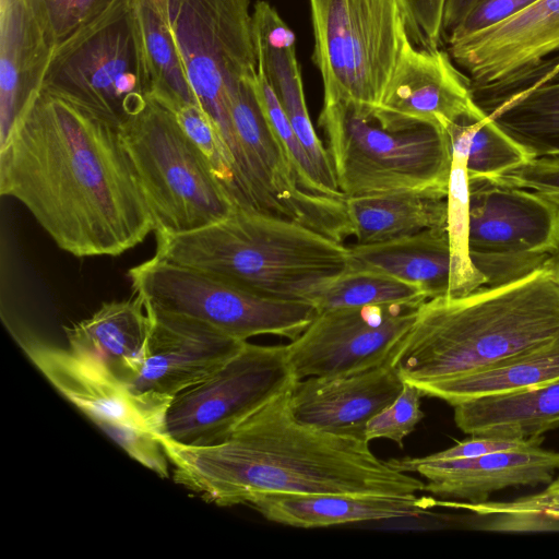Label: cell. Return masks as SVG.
I'll use <instances>...</instances> for the list:
<instances>
[{"mask_svg": "<svg viewBox=\"0 0 559 559\" xmlns=\"http://www.w3.org/2000/svg\"><path fill=\"white\" fill-rule=\"evenodd\" d=\"M0 193L78 258L117 257L154 233L120 126L45 91L0 146Z\"/></svg>", "mask_w": 559, "mask_h": 559, "instance_id": "6da1fadb", "label": "cell"}, {"mask_svg": "<svg viewBox=\"0 0 559 559\" xmlns=\"http://www.w3.org/2000/svg\"><path fill=\"white\" fill-rule=\"evenodd\" d=\"M290 388L216 443L190 447L159 438L175 483L219 507L247 504L260 492L409 496L424 491L425 483L378 459L367 440L298 421L289 406Z\"/></svg>", "mask_w": 559, "mask_h": 559, "instance_id": "7a4b0ae2", "label": "cell"}, {"mask_svg": "<svg viewBox=\"0 0 559 559\" xmlns=\"http://www.w3.org/2000/svg\"><path fill=\"white\" fill-rule=\"evenodd\" d=\"M559 336V283L545 266L522 280L423 302L390 365L414 384L489 368Z\"/></svg>", "mask_w": 559, "mask_h": 559, "instance_id": "3957f363", "label": "cell"}, {"mask_svg": "<svg viewBox=\"0 0 559 559\" xmlns=\"http://www.w3.org/2000/svg\"><path fill=\"white\" fill-rule=\"evenodd\" d=\"M156 257L254 292L313 305L349 267L347 245L293 219L238 206L186 233L156 231Z\"/></svg>", "mask_w": 559, "mask_h": 559, "instance_id": "277c9868", "label": "cell"}, {"mask_svg": "<svg viewBox=\"0 0 559 559\" xmlns=\"http://www.w3.org/2000/svg\"><path fill=\"white\" fill-rule=\"evenodd\" d=\"M318 122L346 198L401 191L447 198L452 143L445 130H390L345 102H323Z\"/></svg>", "mask_w": 559, "mask_h": 559, "instance_id": "5b68a950", "label": "cell"}, {"mask_svg": "<svg viewBox=\"0 0 559 559\" xmlns=\"http://www.w3.org/2000/svg\"><path fill=\"white\" fill-rule=\"evenodd\" d=\"M191 91L245 177L230 115L234 93L258 72L251 0H156Z\"/></svg>", "mask_w": 559, "mask_h": 559, "instance_id": "8992f818", "label": "cell"}, {"mask_svg": "<svg viewBox=\"0 0 559 559\" xmlns=\"http://www.w3.org/2000/svg\"><path fill=\"white\" fill-rule=\"evenodd\" d=\"M148 204L154 233H186L214 224L238 207L171 111L148 99L121 127Z\"/></svg>", "mask_w": 559, "mask_h": 559, "instance_id": "52a82bcc", "label": "cell"}, {"mask_svg": "<svg viewBox=\"0 0 559 559\" xmlns=\"http://www.w3.org/2000/svg\"><path fill=\"white\" fill-rule=\"evenodd\" d=\"M323 102L373 114L409 37L399 0H309Z\"/></svg>", "mask_w": 559, "mask_h": 559, "instance_id": "ba28073f", "label": "cell"}, {"mask_svg": "<svg viewBox=\"0 0 559 559\" xmlns=\"http://www.w3.org/2000/svg\"><path fill=\"white\" fill-rule=\"evenodd\" d=\"M33 365L51 385L126 453L158 476H169L159 441L168 404L135 393L99 360L14 334Z\"/></svg>", "mask_w": 559, "mask_h": 559, "instance_id": "9c48e42d", "label": "cell"}, {"mask_svg": "<svg viewBox=\"0 0 559 559\" xmlns=\"http://www.w3.org/2000/svg\"><path fill=\"white\" fill-rule=\"evenodd\" d=\"M127 275L144 307L201 320L240 341L264 334L293 341L318 312L311 304L266 297L156 255Z\"/></svg>", "mask_w": 559, "mask_h": 559, "instance_id": "30bf717a", "label": "cell"}, {"mask_svg": "<svg viewBox=\"0 0 559 559\" xmlns=\"http://www.w3.org/2000/svg\"><path fill=\"white\" fill-rule=\"evenodd\" d=\"M41 91L120 127L146 105L124 0L57 44Z\"/></svg>", "mask_w": 559, "mask_h": 559, "instance_id": "8fae6325", "label": "cell"}, {"mask_svg": "<svg viewBox=\"0 0 559 559\" xmlns=\"http://www.w3.org/2000/svg\"><path fill=\"white\" fill-rule=\"evenodd\" d=\"M295 381L286 345L247 341L221 368L171 400L160 438L190 447L216 443Z\"/></svg>", "mask_w": 559, "mask_h": 559, "instance_id": "7c38bea8", "label": "cell"}, {"mask_svg": "<svg viewBox=\"0 0 559 559\" xmlns=\"http://www.w3.org/2000/svg\"><path fill=\"white\" fill-rule=\"evenodd\" d=\"M474 100L490 116L511 95L559 72V0H537L508 20L449 44Z\"/></svg>", "mask_w": 559, "mask_h": 559, "instance_id": "4fadbf2b", "label": "cell"}, {"mask_svg": "<svg viewBox=\"0 0 559 559\" xmlns=\"http://www.w3.org/2000/svg\"><path fill=\"white\" fill-rule=\"evenodd\" d=\"M416 309L361 306L318 310L301 334L286 345L295 379L347 376L390 364Z\"/></svg>", "mask_w": 559, "mask_h": 559, "instance_id": "5bb4252c", "label": "cell"}, {"mask_svg": "<svg viewBox=\"0 0 559 559\" xmlns=\"http://www.w3.org/2000/svg\"><path fill=\"white\" fill-rule=\"evenodd\" d=\"M468 78L440 49L417 48L408 37L373 118L390 130L435 126L448 132L479 111Z\"/></svg>", "mask_w": 559, "mask_h": 559, "instance_id": "9a60e30c", "label": "cell"}, {"mask_svg": "<svg viewBox=\"0 0 559 559\" xmlns=\"http://www.w3.org/2000/svg\"><path fill=\"white\" fill-rule=\"evenodd\" d=\"M151 320L145 360L128 382L138 394L170 404L234 357L247 341L201 320L144 307Z\"/></svg>", "mask_w": 559, "mask_h": 559, "instance_id": "2e32d148", "label": "cell"}, {"mask_svg": "<svg viewBox=\"0 0 559 559\" xmlns=\"http://www.w3.org/2000/svg\"><path fill=\"white\" fill-rule=\"evenodd\" d=\"M468 189L469 253L551 255L559 250V204L487 177H468Z\"/></svg>", "mask_w": 559, "mask_h": 559, "instance_id": "e0dca14e", "label": "cell"}, {"mask_svg": "<svg viewBox=\"0 0 559 559\" xmlns=\"http://www.w3.org/2000/svg\"><path fill=\"white\" fill-rule=\"evenodd\" d=\"M56 46L46 0H0V146L41 92Z\"/></svg>", "mask_w": 559, "mask_h": 559, "instance_id": "ac0fdd59", "label": "cell"}, {"mask_svg": "<svg viewBox=\"0 0 559 559\" xmlns=\"http://www.w3.org/2000/svg\"><path fill=\"white\" fill-rule=\"evenodd\" d=\"M386 462L396 471L425 477L424 491L467 503L485 502L491 493L509 487L547 485L559 472V452L542 445L468 459L403 457Z\"/></svg>", "mask_w": 559, "mask_h": 559, "instance_id": "d6986e66", "label": "cell"}, {"mask_svg": "<svg viewBox=\"0 0 559 559\" xmlns=\"http://www.w3.org/2000/svg\"><path fill=\"white\" fill-rule=\"evenodd\" d=\"M404 380L390 365L338 377L296 380L289 391L294 417L330 433L365 439L367 423L402 392Z\"/></svg>", "mask_w": 559, "mask_h": 559, "instance_id": "ffe728a7", "label": "cell"}, {"mask_svg": "<svg viewBox=\"0 0 559 559\" xmlns=\"http://www.w3.org/2000/svg\"><path fill=\"white\" fill-rule=\"evenodd\" d=\"M252 36L258 69L275 91L287 119L314 164L322 183L338 195L333 165L308 112L301 70L296 57V37L277 11L266 1L254 3ZM345 197V195H344Z\"/></svg>", "mask_w": 559, "mask_h": 559, "instance_id": "44dd1931", "label": "cell"}, {"mask_svg": "<svg viewBox=\"0 0 559 559\" xmlns=\"http://www.w3.org/2000/svg\"><path fill=\"white\" fill-rule=\"evenodd\" d=\"M435 501L433 498L416 495L260 492L252 495L246 506L274 523L318 528L366 521L417 518L436 507Z\"/></svg>", "mask_w": 559, "mask_h": 559, "instance_id": "7402d4cb", "label": "cell"}, {"mask_svg": "<svg viewBox=\"0 0 559 559\" xmlns=\"http://www.w3.org/2000/svg\"><path fill=\"white\" fill-rule=\"evenodd\" d=\"M63 330L69 349L99 360L128 383L145 360L151 320L134 296L104 302L90 318Z\"/></svg>", "mask_w": 559, "mask_h": 559, "instance_id": "603a6c76", "label": "cell"}, {"mask_svg": "<svg viewBox=\"0 0 559 559\" xmlns=\"http://www.w3.org/2000/svg\"><path fill=\"white\" fill-rule=\"evenodd\" d=\"M454 421L471 436L512 439L543 437L559 427V380L512 393L456 404Z\"/></svg>", "mask_w": 559, "mask_h": 559, "instance_id": "cb8c5ba5", "label": "cell"}, {"mask_svg": "<svg viewBox=\"0 0 559 559\" xmlns=\"http://www.w3.org/2000/svg\"><path fill=\"white\" fill-rule=\"evenodd\" d=\"M349 265L382 271L425 289L429 298L447 296L451 252L447 226L374 243L347 245Z\"/></svg>", "mask_w": 559, "mask_h": 559, "instance_id": "d4e9b609", "label": "cell"}, {"mask_svg": "<svg viewBox=\"0 0 559 559\" xmlns=\"http://www.w3.org/2000/svg\"><path fill=\"white\" fill-rule=\"evenodd\" d=\"M124 4L146 97L171 112L198 104L156 0H124Z\"/></svg>", "mask_w": 559, "mask_h": 559, "instance_id": "484cf974", "label": "cell"}, {"mask_svg": "<svg viewBox=\"0 0 559 559\" xmlns=\"http://www.w3.org/2000/svg\"><path fill=\"white\" fill-rule=\"evenodd\" d=\"M559 380V336L475 372L417 383L424 396L454 406L465 401L533 389Z\"/></svg>", "mask_w": 559, "mask_h": 559, "instance_id": "4316f807", "label": "cell"}, {"mask_svg": "<svg viewBox=\"0 0 559 559\" xmlns=\"http://www.w3.org/2000/svg\"><path fill=\"white\" fill-rule=\"evenodd\" d=\"M353 237L374 243L447 226V198L417 191L346 198Z\"/></svg>", "mask_w": 559, "mask_h": 559, "instance_id": "83f0119b", "label": "cell"}, {"mask_svg": "<svg viewBox=\"0 0 559 559\" xmlns=\"http://www.w3.org/2000/svg\"><path fill=\"white\" fill-rule=\"evenodd\" d=\"M480 111L452 124L448 133L452 143V166L447 194V230L451 252L449 297H462L483 287V274L469 253V189L466 160L471 140V120Z\"/></svg>", "mask_w": 559, "mask_h": 559, "instance_id": "f1b7e54d", "label": "cell"}, {"mask_svg": "<svg viewBox=\"0 0 559 559\" xmlns=\"http://www.w3.org/2000/svg\"><path fill=\"white\" fill-rule=\"evenodd\" d=\"M489 117L532 158L559 156V81L511 95Z\"/></svg>", "mask_w": 559, "mask_h": 559, "instance_id": "f546056e", "label": "cell"}, {"mask_svg": "<svg viewBox=\"0 0 559 559\" xmlns=\"http://www.w3.org/2000/svg\"><path fill=\"white\" fill-rule=\"evenodd\" d=\"M428 299L427 292L417 285L382 271L349 265L321 290L313 306L318 310L361 306L416 309Z\"/></svg>", "mask_w": 559, "mask_h": 559, "instance_id": "4dcf8cb0", "label": "cell"}, {"mask_svg": "<svg viewBox=\"0 0 559 559\" xmlns=\"http://www.w3.org/2000/svg\"><path fill=\"white\" fill-rule=\"evenodd\" d=\"M455 509H463L490 519L485 528L490 531H544L559 523V477L546 485L544 490L502 502L467 503L455 501Z\"/></svg>", "mask_w": 559, "mask_h": 559, "instance_id": "1f68e13d", "label": "cell"}, {"mask_svg": "<svg viewBox=\"0 0 559 559\" xmlns=\"http://www.w3.org/2000/svg\"><path fill=\"white\" fill-rule=\"evenodd\" d=\"M532 158L484 111L471 120L466 169L468 177L491 178Z\"/></svg>", "mask_w": 559, "mask_h": 559, "instance_id": "d6a6232c", "label": "cell"}, {"mask_svg": "<svg viewBox=\"0 0 559 559\" xmlns=\"http://www.w3.org/2000/svg\"><path fill=\"white\" fill-rule=\"evenodd\" d=\"M253 87L259 104L275 134L284 145L302 187L318 197L345 200L346 197L335 194L322 183L314 164L296 136L275 91L259 69L253 81Z\"/></svg>", "mask_w": 559, "mask_h": 559, "instance_id": "836d02e7", "label": "cell"}, {"mask_svg": "<svg viewBox=\"0 0 559 559\" xmlns=\"http://www.w3.org/2000/svg\"><path fill=\"white\" fill-rule=\"evenodd\" d=\"M423 396L417 385L404 382L400 395L367 423L366 440L389 439L402 448L403 440L425 416L420 409Z\"/></svg>", "mask_w": 559, "mask_h": 559, "instance_id": "e575fe53", "label": "cell"}, {"mask_svg": "<svg viewBox=\"0 0 559 559\" xmlns=\"http://www.w3.org/2000/svg\"><path fill=\"white\" fill-rule=\"evenodd\" d=\"M550 255L536 253H475L471 259L486 280L484 286L507 285L544 269Z\"/></svg>", "mask_w": 559, "mask_h": 559, "instance_id": "d590c367", "label": "cell"}, {"mask_svg": "<svg viewBox=\"0 0 559 559\" xmlns=\"http://www.w3.org/2000/svg\"><path fill=\"white\" fill-rule=\"evenodd\" d=\"M515 188L532 189L559 204V156H538L489 178Z\"/></svg>", "mask_w": 559, "mask_h": 559, "instance_id": "8d00e7d4", "label": "cell"}, {"mask_svg": "<svg viewBox=\"0 0 559 559\" xmlns=\"http://www.w3.org/2000/svg\"><path fill=\"white\" fill-rule=\"evenodd\" d=\"M411 40L420 48L440 47L445 0H399Z\"/></svg>", "mask_w": 559, "mask_h": 559, "instance_id": "74e56055", "label": "cell"}, {"mask_svg": "<svg viewBox=\"0 0 559 559\" xmlns=\"http://www.w3.org/2000/svg\"><path fill=\"white\" fill-rule=\"evenodd\" d=\"M537 0H477L465 17L445 37L448 44L462 40L520 13Z\"/></svg>", "mask_w": 559, "mask_h": 559, "instance_id": "f35d334b", "label": "cell"}, {"mask_svg": "<svg viewBox=\"0 0 559 559\" xmlns=\"http://www.w3.org/2000/svg\"><path fill=\"white\" fill-rule=\"evenodd\" d=\"M115 0H46L57 44L104 12Z\"/></svg>", "mask_w": 559, "mask_h": 559, "instance_id": "ab89813d", "label": "cell"}, {"mask_svg": "<svg viewBox=\"0 0 559 559\" xmlns=\"http://www.w3.org/2000/svg\"><path fill=\"white\" fill-rule=\"evenodd\" d=\"M544 438L512 439L493 436H472L445 450L421 456L427 461H442L476 457L484 454L522 450L542 445Z\"/></svg>", "mask_w": 559, "mask_h": 559, "instance_id": "60d3db41", "label": "cell"}, {"mask_svg": "<svg viewBox=\"0 0 559 559\" xmlns=\"http://www.w3.org/2000/svg\"><path fill=\"white\" fill-rule=\"evenodd\" d=\"M477 0H445L443 13V37L465 17Z\"/></svg>", "mask_w": 559, "mask_h": 559, "instance_id": "b9f144b4", "label": "cell"}, {"mask_svg": "<svg viewBox=\"0 0 559 559\" xmlns=\"http://www.w3.org/2000/svg\"><path fill=\"white\" fill-rule=\"evenodd\" d=\"M559 283V250L550 255L545 265Z\"/></svg>", "mask_w": 559, "mask_h": 559, "instance_id": "7bdbcfd3", "label": "cell"}]
</instances>
